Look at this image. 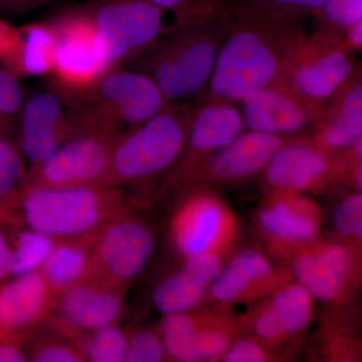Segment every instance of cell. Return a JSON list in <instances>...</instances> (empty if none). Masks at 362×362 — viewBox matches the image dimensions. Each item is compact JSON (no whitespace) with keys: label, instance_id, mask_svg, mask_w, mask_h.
<instances>
[{"label":"cell","instance_id":"obj_36","mask_svg":"<svg viewBox=\"0 0 362 362\" xmlns=\"http://www.w3.org/2000/svg\"><path fill=\"white\" fill-rule=\"evenodd\" d=\"M165 13L175 16L168 30L180 28L221 11L226 2L223 0H146Z\"/></svg>","mask_w":362,"mask_h":362},{"label":"cell","instance_id":"obj_4","mask_svg":"<svg viewBox=\"0 0 362 362\" xmlns=\"http://www.w3.org/2000/svg\"><path fill=\"white\" fill-rule=\"evenodd\" d=\"M194 111L187 103H169L147 122L123 133L114 147L105 187L142 189L163 180L182 153Z\"/></svg>","mask_w":362,"mask_h":362},{"label":"cell","instance_id":"obj_1","mask_svg":"<svg viewBox=\"0 0 362 362\" xmlns=\"http://www.w3.org/2000/svg\"><path fill=\"white\" fill-rule=\"evenodd\" d=\"M228 35L218 52L206 103H242L281 77L300 26L274 25L228 4Z\"/></svg>","mask_w":362,"mask_h":362},{"label":"cell","instance_id":"obj_21","mask_svg":"<svg viewBox=\"0 0 362 362\" xmlns=\"http://www.w3.org/2000/svg\"><path fill=\"white\" fill-rule=\"evenodd\" d=\"M228 256L197 255L180 259V265L154 286L151 303L162 315L194 310L206 303L207 293Z\"/></svg>","mask_w":362,"mask_h":362},{"label":"cell","instance_id":"obj_22","mask_svg":"<svg viewBox=\"0 0 362 362\" xmlns=\"http://www.w3.org/2000/svg\"><path fill=\"white\" fill-rule=\"evenodd\" d=\"M20 148L32 165L49 159L71 131L63 100L54 93H39L23 104L20 117Z\"/></svg>","mask_w":362,"mask_h":362},{"label":"cell","instance_id":"obj_26","mask_svg":"<svg viewBox=\"0 0 362 362\" xmlns=\"http://www.w3.org/2000/svg\"><path fill=\"white\" fill-rule=\"evenodd\" d=\"M240 335V314L218 305L197 307L190 349L192 362H221Z\"/></svg>","mask_w":362,"mask_h":362},{"label":"cell","instance_id":"obj_10","mask_svg":"<svg viewBox=\"0 0 362 362\" xmlns=\"http://www.w3.org/2000/svg\"><path fill=\"white\" fill-rule=\"evenodd\" d=\"M54 33L51 77L57 94L76 107L112 71L105 63L88 6L59 14L51 21Z\"/></svg>","mask_w":362,"mask_h":362},{"label":"cell","instance_id":"obj_2","mask_svg":"<svg viewBox=\"0 0 362 362\" xmlns=\"http://www.w3.org/2000/svg\"><path fill=\"white\" fill-rule=\"evenodd\" d=\"M228 4L180 28L168 30L135 59L134 70L148 75L169 103H185L206 89L228 35Z\"/></svg>","mask_w":362,"mask_h":362},{"label":"cell","instance_id":"obj_32","mask_svg":"<svg viewBox=\"0 0 362 362\" xmlns=\"http://www.w3.org/2000/svg\"><path fill=\"white\" fill-rule=\"evenodd\" d=\"M86 361L122 362L127 349V332L117 323L90 331L71 340Z\"/></svg>","mask_w":362,"mask_h":362},{"label":"cell","instance_id":"obj_29","mask_svg":"<svg viewBox=\"0 0 362 362\" xmlns=\"http://www.w3.org/2000/svg\"><path fill=\"white\" fill-rule=\"evenodd\" d=\"M26 177L25 157L18 144L0 135V221L18 223V197Z\"/></svg>","mask_w":362,"mask_h":362},{"label":"cell","instance_id":"obj_38","mask_svg":"<svg viewBox=\"0 0 362 362\" xmlns=\"http://www.w3.org/2000/svg\"><path fill=\"white\" fill-rule=\"evenodd\" d=\"M23 90L18 78L6 69H0V135L6 136L23 110Z\"/></svg>","mask_w":362,"mask_h":362},{"label":"cell","instance_id":"obj_6","mask_svg":"<svg viewBox=\"0 0 362 362\" xmlns=\"http://www.w3.org/2000/svg\"><path fill=\"white\" fill-rule=\"evenodd\" d=\"M173 197L165 233L176 258L209 252L230 256L237 249L239 218L216 188H189Z\"/></svg>","mask_w":362,"mask_h":362},{"label":"cell","instance_id":"obj_16","mask_svg":"<svg viewBox=\"0 0 362 362\" xmlns=\"http://www.w3.org/2000/svg\"><path fill=\"white\" fill-rule=\"evenodd\" d=\"M245 132L242 113L235 105L204 103L195 108L182 153L159 185V197L175 195L214 153Z\"/></svg>","mask_w":362,"mask_h":362},{"label":"cell","instance_id":"obj_42","mask_svg":"<svg viewBox=\"0 0 362 362\" xmlns=\"http://www.w3.org/2000/svg\"><path fill=\"white\" fill-rule=\"evenodd\" d=\"M28 361V351L21 349L18 342H4L0 344V362Z\"/></svg>","mask_w":362,"mask_h":362},{"label":"cell","instance_id":"obj_35","mask_svg":"<svg viewBox=\"0 0 362 362\" xmlns=\"http://www.w3.org/2000/svg\"><path fill=\"white\" fill-rule=\"evenodd\" d=\"M314 18L317 30L342 37L347 28L362 20V0H326Z\"/></svg>","mask_w":362,"mask_h":362},{"label":"cell","instance_id":"obj_27","mask_svg":"<svg viewBox=\"0 0 362 362\" xmlns=\"http://www.w3.org/2000/svg\"><path fill=\"white\" fill-rule=\"evenodd\" d=\"M98 233L77 239L57 240L51 254L40 269L54 298L94 275Z\"/></svg>","mask_w":362,"mask_h":362},{"label":"cell","instance_id":"obj_33","mask_svg":"<svg viewBox=\"0 0 362 362\" xmlns=\"http://www.w3.org/2000/svg\"><path fill=\"white\" fill-rule=\"evenodd\" d=\"M341 194L333 211L332 239L362 256V192L350 190Z\"/></svg>","mask_w":362,"mask_h":362},{"label":"cell","instance_id":"obj_28","mask_svg":"<svg viewBox=\"0 0 362 362\" xmlns=\"http://www.w3.org/2000/svg\"><path fill=\"white\" fill-rule=\"evenodd\" d=\"M314 341L317 361H361L362 343L358 311L354 304L326 308Z\"/></svg>","mask_w":362,"mask_h":362},{"label":"cell","instance_id":"obj_39","mask_svg":"<svg viewBox=\"0 0 362 362\" xmlns=\"http://www.w3.org/2000/svg\"><path fill=\"white\" fill-rule=\"evenodd\" d=\"M274 361H285V359L277 352L243 334L233 343L221 362Z\"/></svg>","mask_w":362,"mask_h":362},{"label":"cell","instance_id":"obj_24","mask_svg":"<svg viewBox=\"0 0 362 362\" xmlns=\"http://www.w3.org/2000/svg\"><path fill=\"white\" fill-rule=\"evenodd\" d=\"M54 296L42 273L16 277L0 289V332L18 340L45 322Z\"/></svg>","mask_w":362,"mask_h":362},{"label":"cell","instance_id":"obj_14","mask_svg":"<svg viewBox=\"0 0 362 362\" xmlns=\"http://www.w3.org/2000/svg\"><path fill=\"white\" fill-rule=\"evenodd\" d=\"M294 280L291 273L256 247L235 249L209 287L204 304L251 306Z\"/></svg>","mask_w":362,"mask_h":362},{"label":"cell","instance_id":"obj_3","mask_svg":"<svg viewBox=\"0 0 362 362\" xmlns=\"http://www.w3.org/2000/svg\"><path fill=\"white\" fill-rule=\"evenodd\" d=\"M126 190L113 187H47L25 183L18 202V223L52 239L96 235L130 206Z\"/></svg>","mask_w":362,"mask_h":362},{"label":"cell","instance_id":"obj_25","mask_svg":"<svg viewBox=\"0 0 362 362\" xmlns=\"http://www.w3.org/2000/svg\"><path fill=\"white\" fill-rule=\"evenodd\" d=\"M54 33L51 21L14 28L2 56L4 68L16 78L51 75L54 64Z\"/></svg>","mask_w":362,"mask_h":362},{"label":"cell","instance_id":"obj_23","mask_svg":"<svg viewBox=\"0 0 362 362\" xmlns=\"http://www.w3.org/2000/svg\"><path fill=\"white\" fill-rule=\"evenodd\" d=\"M310 136L317 146L332 153L362 140L361 68L321 107Z\"/></svg>","mask_w":362,"mask_h":362},{"label":"cell","instance_id":"obj_30","mask_svg":"<svg viewBox=\"0 0 362 362\" xmlns=\"http://www.w3.org/2000/svg\"><path fill=\"white\" fill-rule=\"evenodd\" d=\"M16 233L11 239V277H20L39 271L45 263L56 240L44 233L16 223Z\"/></svg>","mask_w":362,"mask_h":362},{"label":"cell","instance_id":"obj_12","mask_svg":"<svg viewBox=\"0 0 362 362\" xmlns=\"http://www.w3.org/2000/svg\"><path fill=\"white\" fill-rule=\"evenodd\" d=\"M315 302L306 288L293 280L240 314L243 334L290 361L301 349Z\"/></svg>","mask_w":362,"mask_h":362},{"label":"cell","instance_id":"obj_20","mask_svg":"<svg viewBox=\"0 0 362 362\" xmlns=\"http://www.w3.org/2000/svg\"><path fill=\"white\" fill-rule=\"evenodd\" d=\"M240 104L245 131L282 137L310 134L320 112L280 80Z\"/></svg>","mask_w":362,"mask_h":362},{"label":"cell","instance_id":"obj_5","mask_svg":"<svg viewBox=\"0 0 362 362\" xmlns=\"http://www.w3.org/2000/svg\"><path fill=\"white\" fill-rule=\"evenodd\" d=\"M66 141L49 159L30 166L25 183L47 187H105L122 126L94 109L70 116Z\"/></svg>","mask_w":362,"mask_h":362},{"label":"cell","instance_id":"obj_19","mask_svg":"<svg viewBox=\"0 0 362 362\" xmlns=\"http://www.w3.org/2000/svg\"><path fill=\"white\" fill-rule=\"evenodd\" d=\"M288 138L245 131L209 157L177 194L194 187H235L259 177Z\"/></svg>","mask_w":362,"mask_h":362},{"label":"cell","instance_id":"obj_37","mask_svg":"<svg viewBox=\"0 0 362 362\" xmlns=\"http://www.w3.org/2000/svg\"><path fill=\"white\" fill-rule=\"evenodd\" d=\"M169 361L157 328H138L127 332V349L124 362Z\"/></svg>","mask_w":362,"mask_h":362},{"label":"cell","instance_id":"obj_17","mask_svg":"<svg viewBox=\"0 0 362 362\" xmlns=\"http://www.w3.org/2000/svg\"><path fill=\"white\" fill-rule=\"evenodd\" d=\"M168 104L148 75L134 69L117 68L107 73L74 108L89 107L130 129L147 122Z\"/></svg>","mask_w":362,"mask_h":362},{"label":"cell","instance_id":"obj_13","mask_svg":"<svg viewBox=\"0 0 362 362\" xmlns=\"http://www.w3.org/2000/svg\"><path fill=\"white\" fill-rule=\"evenodd\" d=\"M156 244V230L130 204L98 233L94 275L128 288L146 269Z\"/></svg>","mask_w":362,"mask_h":362},{"label":"cell","instance_id":"obj_40","mask_svg":"<svg viewBox=\"0 0 362 362\" xmlns=\"http://www.w3.org/2000/svg\"><path fill=\"white\" fill-rule=\"evenodd\" d=\"M52 1L54 0H0V13L20 16Z\"/></svg>","mask_w":362,"mask_h":362},{"label":"cell","instance_id":"obj_11","mask_svg":"<svg viewBox=\"0 0 362 362\" xmlns=\"http://www.w3.org/2000/svg\"><path fill=\"white\" fill-rule=\"evenodd\" d=\"M88 8L110 70L139 58L168 30L165 11L146 0H93Z\"/></svg>","mask_w":362,"mask_h":362},{"label":"cell","instance_id":"obj_31","mask_svg":"<svg viewBox=\"0 0 362 362\" xmlns=\"http://www.w3.org/2000/svg\"><path fill=\"white\" fill-rule=\"evenodd\" d=\"M326 0H240V6L262 20L296 26L306 18L318 16Z\"/></svg>","mask_w":362,"mask_h":362},{"label":"cell","instance_id":"obj_18","mask_svg":"<svg viewBox=\"0 0 362 362\" xmlns=\"http://www.w3.org/2000/svg\"><path fill=\"white\" fill-rule=\"evenodd\" d=\"M254 223L266 252L300 246L320 238L321 207L310 195L292 192L264 194Z\"/></svg>","mask_w":362,"mask_h":362},{"label":"cell","instance_id":"obj_34","mask_svg":"<svg viewBox=\"0 0 362 362\" xmlns=\"http://www.w3.org/2000/svg\"><path fill=\"white\" fill-rule=\"evenodd\" d=\"M51 328V327H49ZM44 335L33 337L28 350V361L35 362H83L86 361L75 343L52 329Z\"/></svg>","mask_w":362,"mask_h":362},{"label":"cell","instance_id":"obj_7","mask_svg":"<svg viewBox=\"0 0 362 362\" xmlns=\"http://www.w3.org/2000/svg\"><path fill=\"white\" fill-rule=\"evenodd\" d=\"M267 254L291 273L326 308L354 304L361 288L362 256L338 240L318 239Z\"/></svg>","mask_w":362,"mask_h":362},{"label":"cell","instance_id":"obj_15","mask_svg":"<svg viewBox=\"0 0 362 362\" xmlns=\"http://www.w3.org/2000/svg\"><path fill=\"white\" fill-rule=\"evenodd\" d=\"M127 287L92 275L54 298L45 323L70 340L117 323Z\"/></svg>","mask_w":362,"mask_h":362},{"label":"cell","instance_id":"obj_44","mask_svg":"<svg viewBox=\"0 0 362 362\" xmlns=\"http://www.w3.org/2000/svg\"><path fill=\"white\" fill-rule=\"evenodd\" d=\"M13 30V26L9 25L6 21L0 20V59H1L7 47H8Z\"/></svg>","mask_w":362,"mask_h":362},{"label":"cell","instance_id":"obj_41","mask_svg":"<svg viewBox=\"0 0 362 362\" xmlns=\"http://www.w3.org/2000/svg\"><path fill=\"white\" fill-rule=\"evenodd\" d=\"M11 240L0 226V282L11 274Z\"/></svg>","mask_w":362,"mask_h":362},{"label":"cell","instance_id":"obj_43","mask_svg":"<svg viewBox=\"0 0 362 362\" xmlns=\"http://www.w3.org/2000/svg\"><path fill=\"white\" fill-rule=\"evenodd\" d=\"M342 39L352 52H361L362 49V20L347 28L343 33Z\"/></svg>","mask_w":362,"mask_h":362},{"label":"cell","instance_id":"obj_9","mask_svg":"<svg viewBox=\"0 0 362 362\" xmlns=\"http://www.w3.org/2000/svg\"><path fill=\"white\" fill-rule=\"evenodd\" d=\"M264 194H326L352 189L342 152L317 146L310 134L289 137L259 176Z\"/></svg>","mask_w":362,"mask_h":362},{"label":"cell","instance_id":"obj_8","mask_svg":"<svg viewBox=\"0 0 362 362\" xmlns=\"http://www.w3.org/2000/svg\"><path fill=\"white\" fill-rule=\"evenodd\" d=\"M358 68L342 37L318 30L308 35L300 28L279 80L307 103L321 109Z\"/></svg>","mask_w":362,"mask_h":362}]
</instances>
